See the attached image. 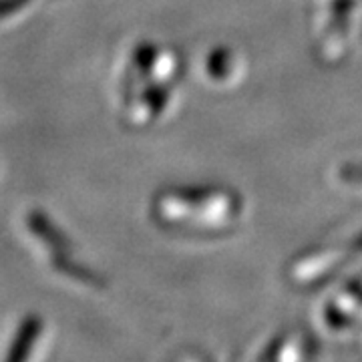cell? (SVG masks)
<instances>
[{
	"label": "cell",
	"instance_id": "cell-1",
	"mask_svg": "<svg viewBox=\"0 0 362 362\" xmlns=\"http://www.w3.org/2000/svg\"><path fill=\"white\" fill-rule=\"evenodd\" d=\"M39 334V322L37 320H28V322L23 326V330H21V334L16 338V342H14V349L11 352V361H21V358H25L26 352L30 349V344L35 342V338Z\"/></svg>",
	"mask_w": 362,
	"mask_h": 362
}]
</instances>
